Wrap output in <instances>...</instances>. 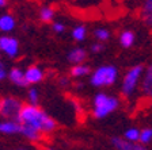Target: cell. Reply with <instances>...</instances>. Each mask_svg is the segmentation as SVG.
Instances as JSON below:
<instances>
[{"mask_svg": "<svg viewBox=\"0 0 152 150\" xmlns=\"http://www.w3.org/2000/svg\"><path fill=\"white\" fill-rule=\"evenodd\" d=\"M20 125H22L20 133H22L26 138L31 139V141H38V139L41 138L42 133L39 131V130H37L35 127H33V126H30V125H26V123H20Z\"/></svg>", "mask_w": 152, "mask_h": 150, "instance_id": "cell-11", "label": "cell"}, {"mask_svg": "<svg viewBox=\"0 0 152 150\" xmlns=\"http://www.w3.org/2000/svg\"><path fill=\"white\" fill-rule=\"evenodd\" d=\"M142 72H144L142 65H134L125 73V76L122 78V84H121V92H122L124 96L129 97L136 92L137 87L140 85V81H141Z\"/></svg>", "mask_w": 152, "mask_h": 150, "instance_id": "cell-4", "label": "cell"}, {"mask_svg": "<svg viewBox=\"0 0 152 150\" xmlns=\"http://www.w3.org/2000/svg\"><path fill=\"white\" fill-rule=\"evenodd\" d=\"M0 65H1V62H0Z\"/></svg>", "mask_w": 152, "mask_h": 150, "instance_id": "cell-31", "label": "cell"}, {"mask_svg": "<svg viewBox=\"0 0 152 150\" xmlns=\"http://www.w3.org/2000/svg\"><path fill=\"white\" fill-rule=\"evenodd\" d=\"M133 150H148V149H147V147H144L142 145H136V143H134V149H133Z\"/></svg>", "mask_w": 152, "mask_h": 150, "instance_id": "cell-28", "label": "cell"}, {"mask_svg": "<svg viewBox=\"0 0 152 150\" xmlns=\"http://www.w3.org/2000/svg\"><path fill=\"white\" fill-rule=\"evenodd\" d=\"M139 137H140V130L136 127H130L124 133V138L128 139L129 142H133V143H134V142H139Z\"/></svg>", "mask_w": 152, "mask_h": 150, "instance_id": "cell-20", "label": "cell"}, {"mask_svg": "<svg viewBox=\"0 0 152 150\" xmlns=\"http://www.w3.org/2000/svg\"><path fill=\"white\" fill-rule=\"evenodd\" d=\"M18 41L10 37L0 38V50H3L10 57H15L18 54Z\"/></svg>", "mask_w": 152, "mask_h": 150, "instance_id": "cell-7", "label": "cell"}, {"mask_svg": "<svg viewBox=\"0 0 152 150\" xmlns=\"http://www.w3.org/2000/svg\"><path fill=\"white\" fill-rule=\"evenodd\" d=\"M90 72H91L90 66L83 62V64H77V65L72 66V69H71V76L75 78H80V77H84V76L90 75Z\"/></svg>", "mask_w": 152, "mask_h": 150, "instance_id": "cell-15", "label": "cell"}, {"mask_svg": "<svg viewBox=\"0 0 152 150\" xmlns=\"http://www.w3.org/2000/svg\"><path fill=\"white\" fill-rule=\"evenodd\" d=\"M134 39H136V37H134V33L132 30H124L120 34V45L125 49L132 47L134 45Z\"/></svg>", "mask_w": 152, "mask_h": 150, "instance_id": "cell-12", "label": "cell"}, {"mask_svg": "<svg viewBox=\"0 0 152 150\" xmlns=\"http://www.w3.org/2000/svg\"><path fill=\"white\" fill-rule=\"evenodd\" d=\"M46 150H53V149H46Z\"/></svg>", "mask_w": 152, "mask_h": 150, "instance_id": "cell-30", "label": "cell"}, {"mask_svg": "<svg viewBox=\"0 0 152 150\" xmlns=\"http://www.w3.org/2000/svg\"><path fill=\"white\" fill-rule=\"evenodd\" d=\"M10 80L15 85H19V87H27L28 85L25 78V73L18 68H14L10 72Z\"/></svg>", "mask_w": 152, "mask_h": 150, "instance_id": "cell-13", "label": "cell"}, {"mask_svg": "<svg viewBox=\"0 0 152 150\" xmlns=\"http://www.w3.org/2000/svg\"><path fill=\"white\" fill-rule=\"evenodd\" d=\"M151 141H152V128H142V130H140L139 142H141V145H147Z\"/></svg>", "mask_w": 152, "mask_h": 150, "instance_id": "cell-21", "label": "cell"}, {"mask_svg": "<svg viewBox=\"0 0 152 150\" xmlns=\"http://www.w3.org/2000/svg\"><path fill=\"white\" fill-rule=\"evenodd\" d=\"M111 143L117 150H133L134 149V143L129 142L125 138H120V137H114L111 139Z\"/></svg>", "mask_w": 152, "mask_h": 150, "instance_id": "cell-16", "label": "cell"}, {"mask_svg": "<svg viewBox=\"0 0 152 150\" xmlns=\"http://www.w3.org/2000/svg\"><path fill=\"white\" fill-rule=\"evenodd\" d=\"M6 77V70H4V68H3V64L0 65V80H3V78Z\"/></svg>", "mask_w": 152, "mask_h": 150, "instance_id": "cell-27", "label": "cell"}, {"mask_svg": "<svg viewBox=\"0 0 152 150\" xmlns=\"http://www.w3.org/2000/svg\"><path fill=\"white\" fill-rule=\"evenodd\" d=\"M103 50V45L101 43V42H95V43L91 45V51L92 53H99V51H102Z\"/></svg>", "mask_w": 152, "mask_h": 150, "instance_id": "cell-25", "label": "cell"}, {"mask_svg": "<svg viewBox=\"0 0 152 150\" xmlns=\"http://www.w3.org/2000/svg\"><path fill=\"white\" fill-rule=\"evenodd\" d=\"M28 99L31 101V104H37L38 101V91L35 88H31L30 91H28Z\"/></svg>", "mask_w": 152, "mask_h": 150, "instance_id": "cell-23", "label": "cell"}, {"mask_svg": "<svg viewBox=\"0 0 152 150\" xmlns=\"http://www.w3.org/2000/svg\"><path fill=\"white\" fill-rule=\"evenodd\" d=\"M110 31H109L107 28H96V30H95L94 31V37L96 38V39H98L99 42H106L109 39V38H110Z\"/></svg>", "mask_w": 152, "mask_h": 150, "instance_id": "cell-22", "label": "cell"}, {"mask_svg": "<svg viewBox=\"0 0 152 150\" xmlns=\"http://www.w3.org/2000/svg\"><path fill=\"white\" fill-rule=\"evenodd\" d=\"M87 58V51L82 47H75L69 51L68 54V61H69L72 65H77V64H83Z\"/></svg>", "mask_w": 152, "mask_h": 150, "instance_id": "cell-9", "label": "cell"}, {"mask_svg": "<svg viewBox=\"0 0 152 150\" xmlns=\"http://www.w3.org/2000/svg\"><path fill=\"white\" fill-rule=\"evenodd\" d=\"M15 27V20L11 15H3L0 18V30L1 31H11Z\"/></svg>", "mask_w": 152, "mask_h": 150, "instance_id": "cell-17", "label": "cell"}, {"mask_svg": "<svg viewBox=\"0 0 152 150\" xmlns=\"http://www.w3.org/2000/svg\"><path fill=\"white\" fill-rule=\"evenodd\" d=\"M118 78V70L115 66L113 65H102L96 68L94 72L91 73L90 77V83L94 87H110Z\"/></svg>", "mask_w": 152, "mask_h": 150, "instance_id": "cell-3", "label": "cell"}, {"mask_svg": "<svg viewBox=\"0 0 152 150\" xmlns=\"http://www.w3.org/2000/svg\"><path fill=\"white\" fill-rule=\"evenodd\" d=\"M64 30H65V26H64V23L61 22H54L53 23V31L57 33V34H61V33H64Z\"/></svg>", "mask_w": 152, "mask_h": 150, "instance_id": "cell-24", "label": "cell"}, {"mask_svg": "<svg viewBox=\"0 0 152 150\" xmlns=\"http://www.w3.org/2000/svg\"><path fill=\"white\" fill-rule=\"evenodd\" d=\"M7 4V0H0V7H4Z\"/></svg>", "mask_w": 152, "mask_h": 150, "instance_id": "cell-29", "label": "cell"}, {"mask_svg": "<svg viewBox=\"0 0 152 150\" xmlns=\"http://www.w3.org/2000/svg\"><path fill=\"white\" fill-rule=\"evenodd\" d=\"M140 18L147 26H152V0H144L141 9H140Z\"/></svg>", "mask_w": 152, "mask_h": 150, "instance_id": "cell-10", "label": "cell"}, {"mask_svg": "<svg viewBox=\"0 0 152 150\" xmlns=\"http://www.w3.org/2000/svg\"><path fill=\"white\" fill-rule=\"evenodd\" d=\"M25 78H26V81H27V84H37V83L42 81L44 72L38 66L31 65V66H28L27 70L25 72Z\"/></svg>", "mask_w": 152, "mask_h": 150, "instance_id": "cell-8", "label": "cell"}, {"mask_svg": "<svg viewBox=\"0 0 152 150\" xmlns=\"http://www.w3.org/2000/svg\"><path fill=\"white\" fill-rule=\"evenodd\" d=\"M39 18H41V20L44 23L52 22L54 18V9L52 8V7H44V8H41V11H39Z\"/></svg>", "mask_w": 152, "mask_h": 150, "instance_id": "cell-19", "label": "cell"}, {"mask_svg": "<svg viewBox=\"0 0 152 150\" xmlns=\"http://www.w3.org/2000/svg\"><path fill=\"white\" fill-rule=\"evenodd\" d=\"M87 37V28L84 26H76L72 30V38L76 42H82Z\"/></svg>", "mask_w": 152, "mask_h": 150, "instance_id": "cell-18", "label": "cell"}, {"mask_svg": "<svg viewBox=\"0 0 152 150\" xmlns=\"http://www.w3.org/2000/svg\"><path fill=\"white\" fill-rule=\"evenodd\" d=\"M22 106V101L15 97H4L0 100V115L19 122V112Z\"/></svg>", "mask_w": 152, "mask_h": 150, "instance_id": "cell-5", "label": "cell"}, {"mask_svg": "<svg viewBox=\"0 0 152 150\" xmlns=\"http://www.w3.org/2000/svg\"><path fill=\"white\" fill-rule=\"evenodd\" d=\"M20 128H22V125H20L19 122H16V120L0 123V133H4V134H15V133H20Z\"/></svg>", "mask_w": 152, "mask_h": 150, "instance_id": "cell-14", "label": "cell"}, {"mask_svg": "<svg viewBox=\"0 0 152 150\" xmlns=\"http://www.w3.org/2000/svg\"><path fill=\"white\" fill-rule=\"evenodd\" d=\"M19 123L33 126L42 134H49L57 127L56 120L44 112L37 104H23L19 112Z\"/></svg>", "mask_w": 152, "mask_h": 150, "instance_id": "cell-1", "label": "cell"}, {"mask_svg": "<svg viewBox=\"0 0 152 150\" xmlns=\"http://www.w3.org/2000/svg\"><path fill=\"white\" fill-rule=\"evenodd\" d=\"M140 92L144 99L152 100V64L147 66L142 72L141 81H140Z\"/></svg>", "mask_w": 152, "mask_h": 150, "instance_id": "cell-6", "label": "cell"}, {"mask_svg": "<svg viewBox=\"0 0 152 150\" xmlns=\"http://www.w3.org/2000/svg\"><path fill=\"white\" fill-rule=\"evenodd\" d=\"M58 83H60L61 87H66V85L69 84V80H68L66 77H61V78H60V81H58Z\"/></svg>", "mask_w": 152, "mask_h": 150, "instance_id": "cell-26", "label": "cell"}, {"mask_svg": "<svg viewBox=\"0 0 152 150\" xmlns=\"http://www.w3.org/2000/svg\"><path fill=\"white\" fill-rule=\"evenodd\" d=\"M118 106H120V101L117 97L99 92L95 95L92 100V115L96 119H103L111 112H114L118 108Z\"/></svg>", "mask_w": 152, "mask_h": 150, "instance_id": "cell-2", "label": "cell"}]
</instances>
